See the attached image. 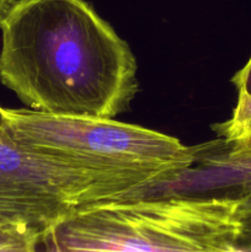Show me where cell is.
Returning <instances> with one entry per match:
<instances>
[{
    "mask_svg": "<svg viewBox=\"0 0 251 252\" xmlns=\"http://www.w3.org/2000/svg\"><path fill=\"white\" fill-rule=\"evenodd\" d=\"M238 197L169 193L80 207L47 236L48 251L238 252Z\"/></svg>",
    "mask_w": 251,
    "mask_h": 252,
    "instance_id": "obj_2",
    "label": "cell"
},
{
    "mask_svg": "<svg viewBox=\"0 0 251 252\" xmlns=\"http://www.w3.org/2000/svg\"><path fill=\"white\" fill-rule=\"evenodd\" d=\"M213 129L228 144L244 145L251 143V95L239 93L231 117L225 122L213 126Z\"/></svg>",
    "mask_w": 251,
    "mask_h": 252,
    "instance_id": "obj_5",
    "label": "cell"
},
{
    "mask_svg": "<svg viewBox=\"0 0 251 252\" xmlns=\"http://www.w3.org/2000/svg\"><path fill=\"white\" fill-rule=\"evenodd\" d=\"M234 145V144H231ZM238 147H244V148H249V149H251V143H249V144H244V145H238Z\"/></svg>",
    "mask_w": 251,
    "mask_h": 252,
    "instance_id": "obj_12",
    "label": "cell"
},
{
    "mask_svg": "<svg viewBox=\"0 0 251 252\" xmlns=\"http://www.w3.org/2000/svg\"><path fill=\"white\" fill-rule=\"evenodd\" d=\"M38 246L26 236L0 225V252H30Z\"/></svg>",
    "mask_w": 251,
    "mask_h": 252,
    "instance_id": "obj_6",
    "label": "cell"
},
{
    "mask_svg": "<svg viewBox=\"0 0 251 252\" xmlns=\"http://www.w3.org/2000/svg\"><path fill=\"white\" fill-rule=\"evenodd\" d=\"M132 191L129 185L33 152L0 128V225L37 246L80 207Z\"/></svg>",
    "mask_w": 251,
    "mask_h": 252,
    "instance_id": "obj_4",
    "label": "cell"
},
{
    "mask_svg": "<svg viewBox=\"0 0 251 252\" xmlns=\"http://www.w3.org/2000/svg\"><path fill=\"white\" fill-rule=\"evenodd\" d=\"M4 121H5V118H4V108L0 107V128H1L2 126H4Z\"/></svg>",
    "mask_w": 251,
    "mask_h": 252,
    "instance_id": "obj_11",
    "label": "cell"
},
{
    "mask_svg": "<svg viewBox=\"0 0 251 252\" xmlns=\"http://www.w3.org/2000/svg\"><path fill=\"white\" fill-rule=\"evenodd\" d=\"M4 129L29 149L127 184L139 196L188 171L198 149L113 118L54 116L4 108Z\"/></svg>",
    "mask_w": 251,
    "mask_h": 252,
    "instance_id": "obj_3",
    "label": "cell"
},
{
    "mask_svg": "<svg viewBox=\"0 0 251 252\" xmlns=\"http://www.w3.org/2000/svg\"><path fill=\"white\" fill-rule=\"evenodd\" d=\"M238 93H245L251 95V58L231 79Z\"/></svg>",
    "mask_w": 251,
    "mask_h": 252,
    "instance_id": "obj_7",
    "label": "cell"
},
{
    "mask_svg": "<svg viewBox=\"0 0 251 252\" xmlns=\"http://www.w3.org/2000/svg\"><path fill=\"white\" fill-rule=\"evenodd\" d=\"M239 203H240V213H250L251 212V189L244 192L243 194L238 197Z\"/></svg>",
    "mask_w": 251,
    "mask_h": 252,
    "instance_id": "obj_9",
    "label": "cell"
},
{
    "mask_svg": "<svg viewBox=\"0 0 251 252\" xmlns=\"http://www.w3.org/2000/svg\"><path fill=\"white\" fill-rule=\"evenodd\" d=\"M243 230L238 243V252L251 251V212L241 214Z\"/></svg>",
    "mask_w": 251,
    "mask_h": 252,
    "instance_id": "obj_8",
    "label": "cell"
},
{
    "mask_svg": "<svg viewBox=\"0 0 251 252\" xmlns=\"http://www.w3.org/2000/svg\"><path fill=\"white\" fill-rule=\"evenodd\" d=\"M12 2H14V0H0V24H1L2 19L6 15L7 10L10 9Z\"/></svg>",
    "mask_w": 251,
    "mask_h": 252,
    "instance_id": "obj_10",
    "label": "cell"
},
{
    "mask_svg": "<svg viewBox=\"0 0 251 252\" xmlns=\"http://www.w3.org/2000/svg\"><path fill=\"white\" fill-rule=\"evenodd\" d=\"M0 30V81L31 110L115 118L137 94L134 54L85 0H14Z\"/></svg>",
    "mask_w": 251,
    "mask_h": 252,
    "instance_id": "obj_1",
    "label": "cell"
}]
</instances>
